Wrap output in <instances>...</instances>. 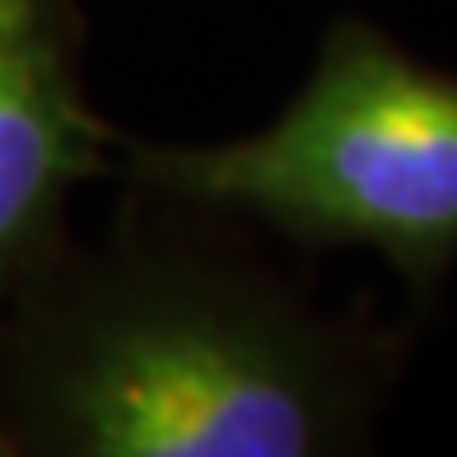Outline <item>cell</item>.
<instances>
[{"instance_id": "obj_1", "label": "cell", "mask_w": 457, "mask_h": 457, "mask_svg": "<svg viewBox=\"0 0 457 457\" xmlns=\"http://www.w3.org/2000/svg\"><path fill=\"white\" fill-rule=\"evenodd\" d=\"M406 355L411 331L322 308L253 253L131 243L29 280L5 420L66 457H341L369 448Z\"/></svg>"}, {"instance_id": "obj_2", "label": "cell", "mask_w": 457, "mask_h": 457, "mask_svg": "<svg viewBox=\"0 0 457 457\" xmlns=\"http://www.w3.org/2000/svg\"><path fill=\"white\" fill-rule=\"evenodd\" d=\"M127 178L299 253H373L425 313L457 271V71L341 14L271 127L131 145Z\"/></svg>"}, {"instance_id": "obj_3", "label": "cell", "mask_w": 457, "mask_h": 457, "mask_svg": "<svg viewBox=\"0 0 457 457\" xmlns=\"http://www.w3.org/2000/svg\"><path fill=\"white\" fill-rule=\"evenodd\" d=\"M112 145L79 79L75 0H0V299L52 262L71 192Z\"/></svg>"}]
</instances>
